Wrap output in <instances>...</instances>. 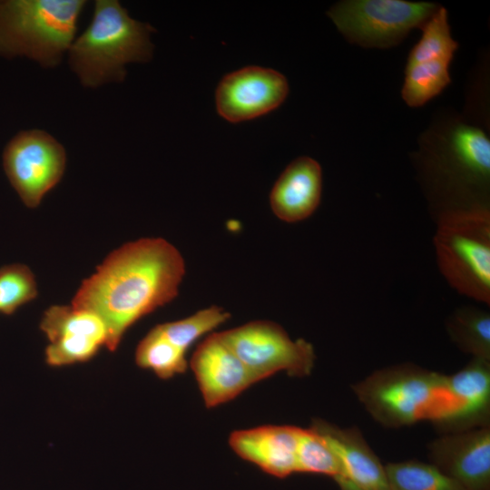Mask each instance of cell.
I'll list each match as a JSON object with an SVG mask.
<instances>
[{
	"label": "cell",
	"mask_w": 490,
	"mask_h": 490,
	"mask_svg": "<svg viewBox=\"0 0 490 490\" xmlns=\"http://www.w3.org/2000/svg\"><path fill=\"white\" fill-rule=\"evenodd\" d=\"M219 334L257 382L279 371L303 377L313 369V346L302 338L293 340L275 322L254 320Z\"/></svg>",
	"instance_id": "7"
},
{
	"label": "cell",
	"mask_w": 490,
	"mask_h": 490,
	"mask_svg": "<svg viewBox=\"0 0 490 490\" xmlns=\"http://www.w3.org/2000/svg\"><path fill=\"white\" fill-rule=\"evenodd\" d=\"M353 391L371 416L386 427L428 420L444 433L458 410L446 376L412 364L377 370L355 384Z\"/></svg>",
	"instance_id": "2"
},
{
	"label": "cell",
	"mask_w": 490,
	"mask_h": 490,
	"mask_svg": "<svg viewBox=\"0 0 490 490\" xmlns=\"http://www.w3.org/2000/svg\"><path fill=\"white\" fill-rule=\"evenodd\" d=\"M450 63L449 60L438 59L407 64L401 92L405 103L411 107H419L440 93L451 82Z\"/></svg>",
	"instance_id": "18"
},
{
	"label": "cell",
	"mask_w": 490,
	"mask_h": 490,
	"mask_svg": "<svg viewBox=\"0 0 490 490\" xmlns=\"http://www.w3.org/2000/svg\"><path fill=\"white\" fill-rule=\"evenodd\" d=\"M439 5L404 0H347L334 5L328 15L348 41L363 47L397 44L424 24Z\"/></svg>",
	"instance_id": "6"
},
{
	"label": "cell",
	"mask_w": 490,
	"mask_h": 490,
	"mask_svg": "<svg viewBox=\"0 0 490 490\" xmlns=\"http://www.w3.org/2000/svg\"><path fill=\"white\" fill-rule=\"evenodd\" d=\"M422 30L420 40L409 53L407 64L438 59L452 61L458 44L451 36L446 10L439 6Z\"/></svg>",
	"instance_id": "22"
},
{
	"label": "cell",
	"mask_w": 490,
	"mask_h": 490,
	"mask_svg": "<svg viewBox=\"0 0 490 490\" xmlns=\"http://www.w3.org/2000/svg\"><path fill=\"white\" fill-rule=\"evenodd\" d=\"M230 318V314L223 308L212 305L185 318L159 324L156 327L172 344L186 353L194 341Z\"/></svg>",
	"instance_id": "21"
},
{
	"label": "cell",
	"mask_w": 490,
	"mask_h": 490,
	"mask_svg": "<svg viewBox=\"0 0 490 490\" xmlns=\"http://www.w3.org/2000/svg\"><path fill=\"white\" fill-rule=\"evenodd\" d=\"M297 473L328 475L333 479L340 473V461L326 439L312 427L300 429Z\"/></svg>",
	"instance_id": "24"
},
{
	"label": "cell",
	"mask_w": 490,
	"mask_h": 490,
	"mask_svg": "<svg viewBox=\"0 0 490 490\" xmlns=\"http://www.w3.org/2000/svg\"><path fill=\"white\" fill-rule=\"evenodd\" d=\"M190 366L208 408L232 400L257 383L219 333L211 334L200 343Z\"/></svg>",
	"instance_id": "12"
},
{
	"label": "cell",
	"mask_w": 490,
	"mask_h": 490,
	"mask_svg": "<svg viewBox=\"0 0 490 490\" xmlns=\"http://www.w3.org/2000/svg\"><path fill=\"white\" fill-rule=\"evenodd\" d=\"M83 0L0 1V54L57 65L71 47Z\"/></svg>",
	"instance_id": "4"
},
{
	"label": "cell",
	"mask_w": 490,
	"mask_h": 490,
	"mask_svg": "<svg viewBox=\"0 0 490 490\" xmlns=\"http://www.w3.org/2000/svg\"><path fill=\"white\" fill-rule=\"evenodd\" d=\"M66 165L64 146L42 130L17 133L3 152L5 172L24 204L39 206L61 181Z\"/></svg>",
	"instance_id": "8"
},
{
	"label": "cell",
	"mask_w": 490,
	"mask_h": 490,
	"mask_svg": "<svg viewBox=\"0 0 490 490\" xmlns=\"http://www.w3.org/2000/svg\"><path fill=\"white\" fill-rule=\"evenodd\" d=\"M427 450L430 463L466 490H490V426L444 434Z\"/></svg>",
	"instance_id": "11"
},
{
	"label": "cell",
	"mask_w": 490,
	"mask_h": 490,
	"mask_svg": "<svg viewBox=\"0 0 490 490\" xmlns=\"http://www.w3.org/2000/svg\"><path fill=\"white\" fill-rule=\"evenodd\" d=\"M450 146L457 162L475 176L488 177L490 172V142L479 128L456 127Z\"/></svg>",
	"instance_id": "23"
},
{
	"label": "cell",
	"mask_w": 490,
	"mask_h": 490,
	"mask_svg": "<svg viewBox=\"0 0 490 490\" xmlns=\"http://www.w3.org/2000/svg\"><path fill=\"white\" fill-rule=\"evenodd\" d=\"M186 353L172 344L157 328H152L135 349V363L152 371L162 379L182 374L188 368Z\"/></svg>",
	"instance_id": "17"
},
{
	"label": "cell",
	"mask_w": 490,
	"mask_h": 490,
	"mask_svg": "<svg viewBox=\"0 0 490 490\" xmlns=\"http://www.w3.org/2000/svg\"><path fill=\"white\" fill-rule=\"evenodd\" d=\"M310 427L339 458L340 473L334 479L339 490H389L385 466L358 428H342L322 419H314Z\"/></svg>",
	"instance_id": "13"
},
{
	"label": "cell",
	"mask_w": 490,
	"mask_h": 490,
	"mask_svg": "<svg viewBox=\"0 0 490 490\" xmlns=\"http://www.w3.org/2000/svg\"><path fill=\"white\" fill-rule=\"evenodd\" d=\"M322 170L308 156L293 160L280 173L270 193L274 215L288 223L299 222L313 214L319 205Z\"/></svg>",
	"instance_id": "15"
},
{
	"label": "cell",
	"mask_w": 490,
	"mask_h": 490,
	"mask_svg": "<svg viewBox=\"0 0 490 490\" xmlns=\"http://www.w3.org/2000/svg\"><path fill=\"white\" fill-rule=\"evenodd\" d=\"M385 468L389 490H466L431 463L407 460Z\"/></svg>",
	"instance_id": "20"
},
{
	"label": "cell",
	"mask_w": 490,
	"mask_h": 490,
	"mask_svg": "<svg viewBox=\"0 0 490 490\" xmlns=\"http://www.w3.org/2000/svg\"><path fill=\"white\" fill-rule=\"evenodd\" d=\"M40 329L49 344L44 352L51 367H64L92 359L106 348L107 330L102 319L72 305L48 308L40 321Z\"/></svg>",
	"instance_id": "10"
},
{
	"label": "cell",
	"mask_w": 490,
	"mask_h": 490,
	"mask_svg": "<svg viewBox=\"0 0 490 490\" xmlns=\"http://www.w3.org/2000/svg\"><path fill=\"white\" fill-rule=\"evenodd\" d=\"M179 250L160 237L127 242L107 255L83 279L71 305L95 314L114 351L139 319L173 300L185 275Z\"/></svg>",
	"instance_id": "1"
},
{
	"label": "cell",
	"mask_w": 490,
	"mask_h": 490,
	"mask_svg": "<svg viewBox=\"0 0 490 490\" xmlns=\"http://www.w3.org/2000/svg\"><path fill=\"white\" fill-rule=\"evenodd\" d=\"M434 246L438 268L460 294L490 303V213L454 210L440 218Z\"/></svg>",
	"instance_id": "5"
},
{
	"label": "cell",
	"mask_w": 490,
	"mask_h": 490,
	"mask_svg": "<svg viewBox=\"0 0 490 490\" xmlns=\"http://www.w3.org/2000/svg\"><path fill=\"white\" fill-rule=\"evenodd\" d=\"M446 378L458 405L449 433L490 426V361L473 358L464 368Z\"/></svg>",
	"instance_id": "16"
},
{
	"label": "cell",
	"mask_w": 490,
	"mask_h": 490,
	"mask_svg": "<svg viewBox=\"0 0 490 490\" xmlns=\"http://www.w3.org/2000/svg\"><path fill=\"white\" fill-rule=\"evenodd\" d=\"M300 427L261 426L234 431L229 443L242 459L279 478L297 473Z\"/></svg>",
	"instance_id": "14"
},
{
	"label": "cell",
	"mask_w": 490,
	"mask_h": 490,
	"mask_svg": "<svg viewBox=\"0 0 490 490\" xmlns=\"http://www.w3.org/2000/svg\"><path fill=\"white\" fill-rule=\"evenodd\" d=\"M289 93V83L279 72L250 65L222 77L215 92L218 113L237 123L265 115L278 108Z\"/></svg>",
	"instance_id": "9"
},
{
	"label": "cell",
	"mask_w": 490,
	"mask_h": 490,
	"mask_svg": "<svg viewBox=\"0 0 490 490\" xmlns=\"http://www.w3.org/2000/svg\"><path fill=\"white\" fill-rule=\"evenodd\" d=\"M451 339L464 352L490 361V316L474 308L457 310L448 320Z\"/></svg>",
	"instance_id": "19"
},
{
	"label": "cell",
	"mask_w": 490,
	"mask_h": 490,
	"mask_svg": "<svg viewBox=\"0 0 490 490\" xmlns=\"http://www.w3.org/2000/svg\"><path fill=\"white\" fill-rule=\"evenodd\" d=\"M148 24L132 18L116 0H97L92 23L69 48V64L83 86L122 82L125 64L151 60Z\"/></svg>",
	"instance_id": "3"
},
{
	"label": "cell",
	"mask_w": 490,
	"mask_h": 490,
	"mask_svg": "<svg viewBox=\"0 0 490 490\" xmlns=\"http://www.w3.org/2000/svg\"><path fill=\"white\" fill-rule=\"evenodd\" d=\"M37 294L35 277L28 266L14 263L0 268V313L12 315Z\"/></svg>",
	"instance_id": "25"
}]
</instances>
